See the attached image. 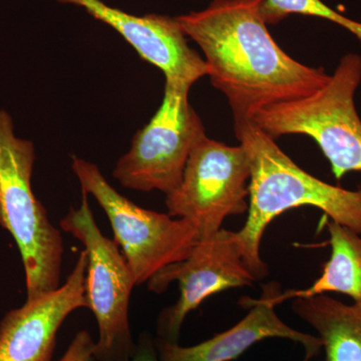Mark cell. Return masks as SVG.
Instances as JSON below:
<instances>
[{
    "mask_svg": "<svg viewBox=\"0 0 361 361\" xmlns=\"http://www.w3.org/2000/svg\"><path fill=\"white\" fill-rule=\"evenodd\" d=\"M82 7L120 33L142 59L160 68L166 80L193 85L208 70L200 54L188 44L176 18L161 14L135 16L102 0H59Z\"/></svg>",
    "mask_w": 361,
    "mask_h": 361,
    "instance_id": "cell-11",
    "label": "cell"
},
{
    "mask_svg": "<svg viewBox=\"0 0 361 361\" xmlns=\"http://www.w3.org/2000/svg\"><path fill=\"white\" fill-rule=\"evenodd\" d=\"M87 254L78 255L65 283L26 300L0 322V361H51L61 325L80 308H87Z\"/></svg>",
    "mask_w": 361,
    "mask_h": 361,
    "instance_id": "cell-10",
    "label": "cell"
},
{
    "mask_svg": "<svg viewBox=\"0 0 361 361\" xmlns=\"http://www.w3.org/2000/svg\"><path fill=\"white\" fill-rule=\"evenodd\" d=\"M255 281L244 261L236 232L222 228L201 238L184 260L164 268L148 282L149 290L159 294L175 282L179 285V298L159 317V338L178 342L188 314L207 298L230 289L251 286Z\"/></svg>",
    "mask_w": 361,
    "mask_h": 361,
    "instance_id": "cell-9",
    "label": "cell"
},
{
    "mask_svg": "<svg viewBox=\"0 0 361 361\" xmlns=\"http://www.w3.org/2000/svg\"><path fill=\"white\" fill-rule=\"evenodd\" d=\"M59 361H96V341L90 332L78 331Z\"/></svg>",
    "mask_w": 361,
    "mask_h": 361,
    "instance_id": "cell-16",
    "label": "cell"
},
{
    "mask_svg": "<svg viewBox=\"0 0 361 361\" xmlns=\"http://www.w3.org/2000/svg\"><path fill=\"white\" fill-rule=\"evenodd\" d=\"M326 225L331 252L322 274L308 288L282 292L281 302L327 293L343 294L361 302V235L331 220Z\"/></svg>",
    "mask_w": 361,
    "mask_h": 361,
    "instance_id": "cell-14",
    "label": "cell"
},
{
    "mask_svg": "<svg viewBox=\"0 0 361 361\" xmlns=\"http://www.w3.org/2000/svg\"><path fill=\"white\" fill-rule=\"evenodd\" d=\"M35 161L32 142L13 132L11 116L0 111V226L11 236L25 273L26 300L61 286L63 236L32 191Z\"/></svg>",
    "mask_w": 361,
    "mask_h": 361,
    "instance_id": "cell-3",
    "label": "cell"
},
{
    "mask_svg": "<svg viewBox=\"0 0 361 361\" xmlns=\"http://www.w3.org/2000/svg\"><path fill=\"white\" fill-rule=\"evenodd\" d=\"M250 164L242 145L204 135L192 149L179 186L166 195L169 215L193 222L201 238L222 229L230 216L248 211Z\"/></svg>",
    "mask_w": 361,
    "mask_h": 361,
    "instance_id": "cell-8",
    "label": "cell"
},
{
    "mask_svg": "<svg viewBox=\"0 0 361 361\" xmlns=\"http://www.w3.org/2000/svg\"><path fill=\"white\" fill-rule=\"evenodd\" d=\"M191 87L166 80L160 108L135 135L130 151L114 169V178L123 188L167 195L179 186L192 149L206 135L189 103Z\"/></svg>",
    "mask_w": 361,
    "mask_h": 361,
    "instance_id": "cell-7",
    "label": "cell"
},
{
    "mask_svg": "<svg viewBox=\"0 0 361 361\" xmlns=\"http://www.w3.org/2000/svg\"><path fill=\"white\" fill-rule=\"evenodd\" d=\"M281 286L276 282L265 284L258 300L245 298L243 305L249 311L243 319L231 329L193 346H180L178 342L158 338L156 341L160 361H231L259 341L284 338L300 343L305 349V360L319 355L322 342L319 337L292 329L278 316L276 306L281 302Z\"/></svg>",
    "mask_w": 361,
    "mask_h": 361,
    "instance_id": "cell-12",
    "label": "cell"
},
{
    "mask_svg": "<svg viewBox=\"0 0 361 361\" xmlns=\"http://www.w3.org/2000/svg\"><path fill=\"white\" fill-rule=\"evenodd\" d=\"M263 1L212 0L202 11L176 18L203 51L207 75L227 97L235 123L310 96L330 78L323 68L294 61L276 44L261 11Z\"/></svg>",
    "mask_w": 361,
    "mask_h": 361,
    "instance_id": "cell-1",
    "label": "cell"
},
{
    "mask_svg": "<svg viewBox=\"0 0 361 361\" xmlns=\"http://www.w3.org/2000/svg\"><path fill=\"white\" fill-rule=\"evenodd\" d=\"M82 192L106 213L135 285L148 283L164 268L184 260L201 239L193 222L135 205L111 186L94 163L73 157Z\"/></svg>",
    "mask_w": 361,
    "mask_h": 361,
    "instance_id": "cell-5",
    "label": "cell"
},
{
    "mask_svg": "<svg viewBox=\"0 0 361 361\" xmlns=\"http://www.w3.org/2000/svg\"><path fill=\"white\" fill-rule=\"evenodd\" d=\"M261 11L267 25L280 23L291 14L322 18L348 30L361 42V23L337 13L322 0H264Z\"/></svg>",
    "mask_w": 361,
    "mask_h": 361,
    "instance_id": "cell-15",
    "label": "cell"
},
{
    "mask_svg": "<svg viewBox=\"0 0 361 361\" xmlns=\"http://www.w3.org/2000/svg\"><path fill=\"white\" fill-rule=\"evenodd\" d=\"M234 130L251 171L248 216L236 234L244 261L256 280L268 275L260 255L263 235L286 211L314 207L330 220L361 235V191L334 186L305 172L253 121L235 123Z\"/></svg>",
    "mask_w": 361,
    "mask_h": 361,
    "instance_id": "cell-2",
    "label": "cell"
},
{
    "mask_svg": "<svg viewBox=\"0 0 361 361\" xmlns=\"http://www.w3.org/2000/svg\"><path fill=\"white\" fill-rule=\"evenodd\" d=\"M292 310L317 332L323 361H361V302L318 294L294 299Z\"/></svg>",
    "mask_w": 361,
    "mask_h": 361,
    "instance_id": "cell-13",
    "label": "cell"
},
{
    "mask_svg": "<svg viewBox=\"0 0 361 361\" xmlns=\"http://www.w3.org/2000/svg\"><path fill=\"white\" fill-rule=\"evenodd\" d=\"M87 254L85 299L99 326L96 360L129 361L135 349L130 334V293L135 286L127 260L115 240L104 236L94 220L87 195L59 222Z\"/></svg>",
    "mask_w": 361,
    "mask_h": 361,
    "instance_id": "cell-6",
    "label": "cell"
},
{
    "mask_svg": "<svg viewBox=\"0 0 361 361\" xmlns=\"http://www.w3.org/2000/svg\"><path fill=\"white\" fill-rule=\"evenodd\" d=\"M129 361H160L158 351H157L156 342L149 337H141L139 344L135 346L134 355Z\"/></svg>",
    "mask_w": 361,
    "mask_h": 361,
    "instance_id": "cell-17",
    "label": "cell"
},
{
    "mask_svg": "<svg viewBox=\"0 0 361 361\" xmlns=\"http://www.w3.org/2000/svg\"><path fill=\"white\" fill-rule=\"evenodd\" d=\"M361 84V56H342L329 82L310 96L272 104L259 111L253 122L273 139L305 135L314 140L341 180L361 172V120L355 92Z\"/></svg>",
    "mask_w": 361,
    "mask_h": 361,
    "instance_id": "cell-4",
    "label": "cell"
}]
</instances>
